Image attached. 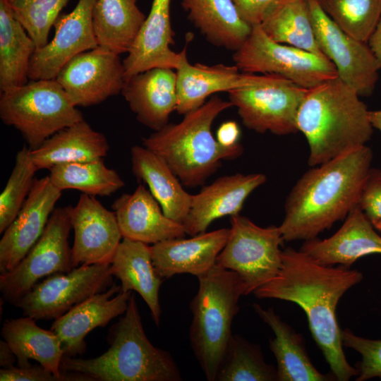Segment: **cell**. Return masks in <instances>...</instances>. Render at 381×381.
Returning <instances> with one entry per match:
<instances>
[{"instance_id": "cell-42", "label": "cell", "mask_w": 381, "mask_h": 381, "mask_svg": "<svg viewBox=\"0 0 381 381\" xmlns=\"http://www.w3.org/2000/svg\"><path fill=\"white\" fill-rule=\"evenodd\" d=\"M1 381H65L54 375L40 364L26 367H13L0 370Z\"/></svg>"}, {"instance_id": "cell-9", "label": "cell", "mask_w": 381, "mask_h": 381, "mask_svg": "<svg viewBox=\"0 0 381 381\" xmlns=\"http://www.w3.org/2000/svg\"><path fill=\"white\" fill-rule=\"evenodd\" d=\"M308 90L282 76L265 74L252 85L228 93L248 129L285 135L298 132L297 116Z\"/></svg>"}, {"instance_id": "cell-41", "label": "cell", "mask_w": 381, "mask_h": 381, "mask_svg": "<svg viewBox=\"0 0 381 381\" xmlns=\"http://www.w3.org/2000/svg\"><path fill=\"white\" fill-rule=\"evenodd\" d=\"M358 207L374 228L381 231V169L371 168Z\"/></svg>"}, {"instance_id": "cell-31", "label": "cell", "mask_w": 381, "mask_h": 381, "mask_svg": "<svg viewBox=\"0 0 381 381\" xmlns=\"http://www.w3.org/2000/svg\"><path fill=\"white\" fill-rule=\"evenodd\" d=\"M188 18L212 44L236 51L252 26L239 16L231 0H181Z\"/></svg>"}, {"instance_id": "cell-23", "label": "cell", "mask_w": 381, "mask_h": 381, "mask_svg": "<svg viewBox=\"0 0 381 381\" xmlns=\"http://www.w3.org/2000/svg\"><path fill=\"white\" fill-rule=\"evenodd\" d=\"M153 68L125 80L121 94L137 120L156 131L167 123L176 109V72Z\"/></svg>"}, {"instance_id": "cell-10", "label": "cell", "mask_w": 381, "mask_h": 381, "mask_svg": "<svg viewBox=\"0 0 381 381\" xmlns=\"http://www.w3.org/2000/svg\"><path fill=\"white\" fill-rule=\"evenodd\" d=\"M230 222L217 264L241 277L246 296L278 274L282 266L280 246L284 240L279 226L261 227L239 214L231 216Z\"/></svg>"}, {"instance_id": "cell-11", "label": "cell", "mask_w": 381, "mask_h": 381, "mask_svg": "<svg viewBox=\"0 0 381 381\" xmlns=\"http://www.w3.org/2000/svg\"><path fill=\"white\" fill-rule=\"evenodd\" d=\"M71 205L53 211L44 232L23 260L10 272L0 274L4 301L14 305L41 279L73 270L68 236L72 226Z\"/></svg>"}, {"instance_id": "cell-22", "label": "cell", "mask_w": 381, "mask_h": 381, "mask_svg": "<svg viewBox=\"0 0 381 381\" xmlns=\"http://www.w3.org/2000/svg\"><path fill=\"white\" fill-rule=\"evenodd\" d=\"M229 232V229L223 228L152 244V258L157 273L163 279L183 273L198 277L206 273L217 263Z\"/></svg>"}, {"instance_id": "cell-46", "label": "cell", "mask_w": 381, "mask_h": 381, "mask_svg": "<svg viewBox=\"0 0 381 381\" xmlns=\"http://www.w3.org/2000/svg\"><path fill=\"white\" fill-rule=\"evenodd\" d=\"M368 44L373 52L381 68V18L370 36Z\"/></svg>"}, {"instance_id": "cell-16", "label": "cell", "mask_w": 381, "mask_h": 381, "mask_svg": "<svg viewBox=\"0 0 381 381\" xmlns=\"http://www.w3.org/2000/svg\"><path fill=\"white\" fill-rule=\"evenodd\" d=\"M95 2L78 0L71 12L59 16L54 24V37L32 56L29 80L55 79L73 57L98 47L92 24Z\"/></svg>"}, {"instance_id": "cell-4", "label": "cell", "mask_w": 381, "mask_h": 381, "mask_svg": "<svg viewBox=\"0 0 381 381\" xmlns=\"http://www.w3.org/2000/svg\"><path fill=\"white\" fill-rule=\"evenodd\" d=\"M107 341L109 348L97 357L64 356L61 370L84 375L90 381L182 380L171 355L146 336L133 293L123 316L109 329Z\"/></svg>"}, {"instance_id": "cell-35", "label": "cell", "mask_w": 381, "mask_h": 381, "mask_svg": "<svg viewBox=\"0 0 381 381\" xmlns=\"http://www.w3.org/2000/svg\"><path fill=\"white\" fill-rule=\"evenodd\" d=\"M52 183L61 191L75 189L93 196H109L124 186L119 174L107 167L103 159L69 162L49 169Z\"/></svg>"}, {"instance_id": "cell-1", "label": "cell", "mask_w": 381, "mask_h": 381, "mask_svg": "<svg viewBox=\"0 0 381 381\" xmlns=\"http://www.w3.org/2000/svg\"><path fill=\"white\" fill-rule=\"evenodd\" d=\"M282 258L278 274L255 290L254 295L260 299L291 301L300 306L336 380L347 381L358 376V369L348 363L344 353L336 310L344 294L361 282L363 274L344 265L320 264L291 247L282 250Z\"/></svg>"}, {"instance_id": "cell-27", "label": "cell", "mask_w": 381, "mask_h": 381, "mask_svg": "<svg viewBox=\"0 0 381 381\" xmlns=\"http://www.w3.org/2000/svg\"><path fill=\"white\" fill-rule=\"evenodd\" d=\"M112 275L121 282V291H135L147 305L159 326L162 310L159 291L163 282L157 273L148 244L123 238L110 264Z\"/></svg>"}, {"instance_id": "cell-34", "label": "cell", "mask_w": 381, "mask_h": 381, "mask_svg": "<svg viewBox=\"0 0 381 381\" xmlns=\"http://www.w3.org/2000/svg\"><path fill=\"white\" fill-rule=\"evenodd\" d=\"M260 25L277 42L326 56L315 38L308 0H277Z\"/></svg>"}, {"instance_id": "cell-33", "label": "cell", "mask_w": 381, "mask_h": 381, "mask_svg": "<svg viewBox=\"0 0 381 381\" xmlns=\"http://www.w3.org/2000/svg\"><path fill=\"white\" fill-rule=\"evenodd\" d=\"M138 0H96L92 24L98 46L120 54L128 53L146 16Z\"/></svg>"}, {"instance_id": "cell-17", "label": "cell", "mask_w": 381, "mask_h": 381, "mask_svg": "<svg viewBox=\"0 0 381 381\" xmlns=\"http://www.w3.org/2000/svg\"><path fill=\"white\" fill-rule=\"evenodd\" d=\"M61 192L49 176L35 179L23 207L0 240V274L13 270L39 240Z\"/></svg>"}, {"instance_id": "cell-8", "label": "cell", "mask_w": 381, "mask_h": 381, "mask_svg": "<svg viewBox=\"0 0 381 381\" xmlns=\"http://www.w3.org/2000/svg\"><path fill=\"white\" fill-rule=\"evenodd\" d=\"M233 61L244 73L278 75L306 89L338 77L334 65L326 56L277 42L260 24L252 26L248 37L234 52Z\"/></svg>"}, {"instance_id": "cell-30", "label": "cell", "mask_w": 381, "mask_h": 381, "mask_svg": "<svg viewBox=\"0 0 381 381\" xmlns=\"http://www.w3.org/2000/svg\"><path fill=\"white\" fill-rule=\"evenodd\" d=\"M109 150L105 135L94 130L84 119L68 126L30 150L37 170L54 166L103 159Z\"/></svg>"}, {"instance_id": "cell-43", "label": "cell", "mask_w": 381, "mask_h": 381, "mask_svg": "<svg viewBox=\"0 0 381 381\" xmlns=\"http://www.w3.org/2000/svg\"><path fill=\"white\" fill-rule=\"evenodd\" d=\"M240 17L250 26L260 24L269 8L277 0H231Z\"/></svg>"}, {"instance_id": "cell-32", "label": "cell", "mask_w": 381, "mask_h": 381, "mask_svg": "<svg viewBox=\"0 0 381 381\" xmlns=\"http://www.w3.org/2000/svg\"><path fill=\"white\" fill-rule=\"evenodd\" d=\"M33 40L14 16L8 0H0V90L16 89L28 81Z\"/></svg>"}, {"instance_id": "cell-28", "label": "cell", "mask_w": 381, "mask_h": 381, "mask_svg": "<svg viewBox=\"0 0 381 381\" xmlns=\"http://www.w3.org/2000/svg\"><path fill=\"white\" fill-rule=\"evenodd\" d=\"M133 174L147 185L149 190L170 219L183 224L190 209L192 195L160 156L145 146L131 150Z\"/></svg>"}, {"instance_id": "cell-18", "label": "cell", "mask_w": 381, "mask_h": 381, "mask_svg": "<svg viewBox=\"0 0 381 381\" xmlns=\"http://www.w3.org/2000/svg\"><path fill=\"white\" fill-rule=\"evenodd\" d=\"M131 294V291H122L121 286L113 283L106 291L90 296L54 319L50 329L59 337L64 356L76 357L84 353L85 337L123 315Z\"/></svg>"}, {"instance_id": "cell-44", "label": "cell", "mask_w": 381, "mask_h": 381, "mask_svg": "<svg viewBox=\"0 0 381 381\" xmlns=\"http://www.w3.org/2000/svg\"><path fill=\"white\" fill-rule=\"evenodd\" d=\"M240 129L235 121H229L223 123L217 132V140L224 146H233L238 143Z\"/></svg>"}, {"instance_id": "cell-36", "label": "cell", "mask_w": 381, "mask_h": 381, "mask_svg": "<svg viewBox=\"0 0 381 381\" xmlns=\"http://www.w3.org/2000/svg\"><path fill=\"white\" fill-rule=\"evenodd\" d=\"M217 380L277 381V368L265 362L258 344L233 334Z\"/></svg>"}, {"instance_id": "cell-26", "label": "cell", "mask_w": 381, "mask_h": 381, "mask_svg": "<svg viewBox=\"0 0 381 381\" xmlns=\"http://www.w3.org/2000/svg\"><path fill=\"white\" fill-rule=\"evenodd\" d=\"M35 322L24 316L3 323L1 335L16 355L18 366L31 365V359L65 381H90L84 375L61 370L64 351L59 337L52 329H44Z\"/></svg>"}, {"instance_id": "cell-20", "label": "cell", "mask_w": 381, "mask_h": 381, "mask_svg": "<svg viewBox=\"0 0 381 381\" xmlns=\"http://www.w3.org/2000/svg\"><path fill=\"white\" fill-rule=\"evenodd\" d=\"M300 250L320 264L350 267L363 256L381 254V236L358 205L332 236L304 241Z\"/></svg>"}, {"instance_id": "cell-7", "label": "cell", "mask_w": 381, "mask_h": 381, "mask_svg": "<svg viewBox=\"0 0 381 381\" xmlns=\"http://www.w3.org/2000/svg\"><path fill=\"white\" fill-rule=\"evenodd\" d=\"M0 95V118L20 132L30 150L58 131L83 120L55 79L30 80Z\"/></svg>"}, {"instance_id": "cell-6", "label": "cell", "mask_w": 381, "mask_h": 381, "mask_svg": "<svg viewBox=\"0 0 381 381\" xmlns=\"http://www.w3.org/2000/svg\"><path fill=\"white\" fill-rule=\"evenodd\" d=\"M198 279V290L190 303V343L206 379L215 381L233 335L231 324L239 310V298L245 296V285L236 272L217 263Z\"/></svg>"}, {"instance_id": "cell-47", "label": "cell", "mask_w": 381, "mask_h": 381, "mask_svg": "<svg viewBox=\"0 0 381 381\" xmlns=\"http://www.w3.org/2000/svg\"><path fill=\"white\" fill-rule=\"evenodd\" d=\"M370 120L373 127L381 132V110L370 111Z\"/></svg>"}, {"instance_id": "cell-19", "label": "cell", "mask_w": 381, "mask_h": 381, "mask_svg": "<svg viewBox=\"0 0 381 381\" xmlns=\"http://www.w3.org/2000/svg\"><path fill=\"white\" fill-rule=\"evenodd\" d=\"M267 181L262 173L234 174L219 177L195 195L183 222L186 234L205 232L214 220L238 214L247 198Z\"/></svg>"}, {"instance_id": "cell-21", "label": "cell", "mask_w": 381, "mask_h": 381, "mask_svg": "<svg viewBox=\"0 0 381 381\" xmlns=\"http://www.w3.org/2000/svg\"><path fill=\"white\" fill-rule=\"evenodd\" d=\"M123 238L155 244L183 238V224L168 217L150 191L143 184L119 197L111 205Z\"/></svg>"}, {"instance_id": "cell-5", "label": "cell", "mask_w": 381, "mask_h": 381, "mask_svg": "<svg viewBox=\"0 0 381 381\" xmlns=\"http://www.w3.org/2000/svg\"><path fill=\"white\" fill-rule=\"evenodd\" d=\"M230 101L213 95L200 108L184 115L178 123H169L142 140L143 145L160 156L182 184L196 187L205 183L222 160L240 157L243 146H224L212 135V125Z\"/></svg>"}, {"instance_id": "cell-15", "label": "cell", "mask_w": 381, "mask_h": 381, "mask_svg": "<svg viewBox=\"0 0 381 381\" xmlns=\"http://www.w3.org/2000/svg\"><path fill=\"white\" fill-rule=\"evenodd\" d=\"M70 222L74 232L73 267L111 264L123 238L114 212L95 196L82 193L77 204L71 205Z\"/></svg>"}, {"instance_id": "cell-14", "label": "cell", "mask_w": 381, "mask_h": 381, "mask_svg": "<svg viewBox=\"0 0 381 381\" xmlns=\"http://www.w3.org/2000/svg\"><path fill=\"white\" fill-rule=\"evenodd\" d=\"M55 80L75 107H90L121 92L125 68L119 54L98 46L73 57Z\"/></svg>"}, {"instance_id": "cell-40", "label": "cell", "mask_w": 381, "mask_h": 381, "mask_svg": "<svg viewBox=\"0 0 381 381\" xmlns=\"http://www.w3.org/2000/svg\"><path fill=\"white\" fill-rule=\"evenodd\" d=\"M343 346L351 348L361 355L357 364L356 381L378 377L381 380V339L364 338L354 334L349 329L341 330Z\"/></svg>"}, {"instance_id": "cell-39", "label": "cell", "mask_w": 381, "mask_h": 381, "mask_svg": "<svg viewBox=\"0 0 381 381\" xmlns=\"http://www.w3.org/2000/svg\"><path fill=\"white\" fill-rule=\"evenodd\" d=\"M14 16L35 44L48 43L50 30L68 0H8Z\"/></svg>"}, {"instance_id": "cell-38", "label": "cell", "mask_w": 381, "mask_h": 381, "mask_svg": "<svg viewBox=\"0 0 381 381\" xmlns=\"http://www.w3.org/2000/svg\"><path fill=\"white\" fill-rule=\"evenodd\" d=\"M37 171L29 147H23L16 155L12 171L0 195V234L18 215L31 190Z\"/></svg>"}, {"instance_id": "cell-29", "label": "cell", "mask_w": 381, "mask_h": 381, "mask_svg": "<svg viewBox=\"0 0 381 381\" xmlns=\"http://www.w3.org/2000/svg\"><path fill=\"white\" fill-rule=\"evenodd\" d=\"M253 308L274 334L269 341V346L277 363V381L336 380L333 374L325 375L316 369L307 353L303 336L283 321L272 308L264 309L258 303L253 304Z\"/></svg>"}, {"instance_id": "cell-13", "label": "cell", "mask_w": 381, "mask_h": 381, "mask_svg": "<svg viewBox=\"0 0 381 381\" xmlns=\"http://www.w3.org/2000/svg\"><path fill=\"white\" fill-rule=\"evenodd\" d=\"M316 40L334 65L338 77L361 96L370 95L380 65L366 42L344 32L322 11L317 0H308Z\"/></svg>"}, {"instance_id": "cell-45", "label": "cell", "mask_w": 381, "mask_h": 381, "mask_svg": "<svg viewBox=\"0 0 381 381\" xmlns=\"http://www.w3.org/2000/svg\"><path fill=\"white\" fill-rule=\"evenodd\" d=\"M16 356L8 345L3 339L0 341V366L1 368H11L14 367Z\"/></svg>"}, {"instance_id": "cell-3", "label": "cell", "mask_w": 381, "mask_h": 381, "mask_svg": "<svg viewBox=\"0 0 381 381\" xmlns=\"http://www.w3.org/2000/svg\"><path fill=\"white\" fill-rule=\"evenodd\" d=\"M359 97L339 77L308 90L297 126L308 144L310 167L366 145L371 139L370 111Z\"/></svg>"}, {"instance_id": "cell-37", "label": "cell", "mask_w": 381, "mask_h": 381, "mask_svg": "<svg viewBox=\"0 0 381 381\" xmlns=\"http://www.w3.org/2000/svg\"><path fill=\"white\" fill-rule=\"evenodd\" d=\"M344 32L368 43L381 18V0H317Z\"/></svg>"}, {"instance_id": "cell-12", "label": "cell", "mask_w": 381, "mask_h": 381, "mask_svg": "<svg viewBox=\"0 0 381 381\" xmlns=\"http://www.w3.org/2000/svg\"><path fill=\"white\" fill-rule=\"evenodd\" d=\"M110 264L84 265L36 284L13 306L35 320L56 319L114 283Z\"/></svg>"}, {"instance_id": "cell-25", "label": "cell", "mask_w": 381, "mask_h": 381, "mask_svg": "<svg viewBox=\"0 0 381 381\" xmlns=\"http://www.w3.org/2000/svg\"><path fill=\"white\" fill-rule=\"evenodd\" d=\"M170 4L171 0H153L149 14L123 61L125 80L153 68H177L181 56L170 47L174 43Z\"/></svg>"}, {"instance_id": "cell-2", "label": "cell", "mask_w": 381, "mask_h": 381, "mask_svg": "<svg viewBox=\"0 0 381 381\" xmlns=\"http://www.w3.org/2000/svg\"><path fill=\"white\" fill-rule=\"evenodd\" d=\"M373 159V150L364 145L305 172L285 201L279 225L284 241L317 238L344 220L358 205Z\"/></svg>"}, {"instance_id": "cell-24", "label": "cell", "mask_w": 381, "mask_h": 381, "mask_svg": "<svg viewBox=\"0 0 381 381\" xmlns=\"http://www.w3.org/2000/svg\"><path fill=\"white\" fill-rule=\"evenodd\" d=\"M180 56L176 69L178 97L176 111L179 114L185 115L200 108L214 93L229 92L252 85L258 79L257 75L240 73L235 65L191 64L187 59L186 46L180 52Z\"/></svg>"}]
</instances>
